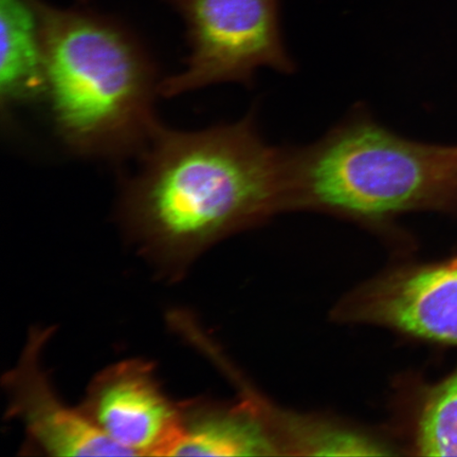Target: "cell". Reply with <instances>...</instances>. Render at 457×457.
<instances>
[{"mask_svg":"<svg viewBox=\"0 0 457 457\" xmlns=\"http://www.w3.org/2000/svg\"><path fill=\"white\" fill-rule=\"evenodd\" d=\"M79 408L129 456H169L180 421V403L164 392L155 364L122 360L91 380Z\"/></svg>","mask_w":457,"mask_h":457,"instance_id":"5b68a950","label":"cell"},{"mask_svg":"<svg viewBox=\"0 0 457 457\" xmlns=\"http://www.w3.org/2000/svg\"><path fill=\"white\" fill-rule=\"evenodd\" d=\"M365 316L419 338L457 345V266L421 268L375 288Z\"/></svg>","mask_w":457,"mask_h":457,"instance_id":"52a82bcc","label":"cell"},{"mask_svg":"<svg viewBox=\"0 0 457 457\" xmlns=\"http://www.w3.org/2000/svg\"><path fill=\"white\" fill-rule=\"evenodd\" d=\"M3 112L45 96V54L37 0H0Z\"/></svg>","mask_w":457,"mask_h":457,"instance_id":"9c48e42d","label":"cell"},{"mask_svg":"<svg viewBox=\"0 0 457 457\" xmlns=\"http://www.w3.org/2000/svg\"><path fill=\"white\" fill-rule=\"evenodd\" d=\"M140 157L122 187L120 224L171 281L217 239L286 209L287 150L262 139L253 113L197 131L159 124Z\"/></svg>","mask_w":457,"mask_h":457,"instance_id":"6da1fadb","label":"cell"},{"mask_svg":"<svg viewBox=\"0 0 457 457\" xmlns=\"http://www.w3.org/2000/svg\"><path fill=\"white\" fill-rule=\"evenodd\" d=\"M451 264L457 266V259L451 262Z\"/></svg>","mask_w":457,"mask_h":457,"instance_id":"7c38bea8","label":"cell"},{"mask_svg":"<svg viewBox=\"0 0 457 457\" xmlns=\"http://www.w3.org/2000/svg\"><path fill=\"white\" fill-rule=\"evenodd\" d=\"M277 449L247 411L193 398L180 402L179 433L169 456H265Z\"/></svg>","mask_w":457,"mask_h":457,"instance_id":"ba28073f","label":"cell"},{"mask_svg":"<svg viewBox=\"0 0 457 457\" xmlns=\"http://www.w3.org/2000/svg\"><path fill=\"white\" fill-rule=\"evenodd\" d=\"M305 448L316 455H380L379 445L368 439L342 432L320 433L307 441Z\"/></svg>","mask_w":457,"mask_h":457,"instance_id":"8fae6325","label":"cell"},{"mask_svg":"<svg viewBox=\"0 0 457 457\" xmlns=\"http://www.w3.org/2000/svg\"><path fill=\"white\" fill-rule=\"evenodd\" d=\"M456 199V146L403 138L364 111L313 145L287 150L286 209L381 222Z\"/></svg>","mask_w":457,"mask_h":457,"instance_id":"3957f363","label":"cell"},{"mask_svg":"<svg viewBox=\"0 0 457 457\" xmlns=\"http://www.w3.org/2000/svg\"><path fill=\"white\" fill-rule=\"evenodd\" d=\"M82 4H85L86 2H88V0H79Z\"/></svg>","mask_w":457,"mask_h":457,"instance_id":"4fadbf2b","label":"cell"},{"mask_svg":"<svg viewBox=\"0 0 457 457\" xmlns=\"http://www.w3.org/2000/svg\"><path fill=\"white\" fill-rule=\"evenodd\" d=\"M185 21L191 48L185 71L164 79L171 98L205 86L253 83L260 68L283 73L295 64L283 44L278 0H165Z\"/></svg>","mask_w":457,"mask_h":457,"instance_id":"277c9868","label":"cell"},{"mask_svg":"<svg viewBox=\"0 0 457 457\" xmlns=\"http://www.w3.org/2000/svg\"><path fill=\"white\" fill-rule=\"evenodd\" d=\"M54 328L29 331L15 367L4 374L5 417L24 427L26 451L45 456H129L106 437L78 408L68 407L56 393L43 365V353Z\"/></svg>","mask_w":457,"mask_h":457,"instance_id":"8992f818","label":"cell"},{"mask_svg":"<svg viewBox=\"0 0 457 457\" xmlns=\"http://www.w3.org/2000/svg\"><path fill=\"white\" fill-rule=\"evenodd\" d=\"M417 449L425 456H457V374L428 398L417 430Z\"/></svg>","mask_w":457,"mask_h":457,"instance_id":"30bf717a","label":"cell"},{"mask_svg":"<svg viewBox=\"0 0 457 457\" xmlns=\"http://www.w3.org/2000/svg\"><path fill=\"white\" fill-rule=\"evenodd\" d=\"M37 8L45 96L60 138L79 156L140 155L159 125L160 82L145 44L117 17L44 0Z\"/></svg>","mask_w":457,"mask_h":457,"instance_id":"7a4b0ae2","label":"cell"}]
</instances>
